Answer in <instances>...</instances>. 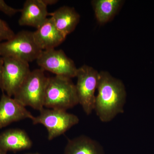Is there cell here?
Returning a JSON list of instances; mask_svg holds the SVG:
<instances>
[{
  "label": "cell",
  "mask_w": 154,
  "mask_h": 154,
  "mask_svg": "<svg viewBox=\"0 0 154 154\" xmlns=\"http://www.w3.org/2000/svg\"><path fill=\"white\" fill-rule=\"evenodd\" d=\"M42 1L47 6L55 5L58 2V0H42Z\"/></svg>",
  "instance_id": "cell-19"
},
{
  "label": "cell",
  "mask_w": 154,
  "mask_h": 154,
  "mask_svg": "<svg viewBox=\"0 0 154 154\" xmlns=\"http://www.w3.org/2000/svg\"><path fill=\"white\" fill-rule=\"evenodd\" d=\"M0 154H7V153L4 152L0 151Z\"/></svg>",
  "instance_id": "cell-20"
},
{
  "label": "cell",
  "mask_w": 154,
  "mask_h": 154,
  "mask_svg": "<svg viewBox=\"0 0 154 154\" xmlns=\"http://www.w3.org/2000/svg\"><path fill=\"white\" fill-rule=\"evenodd\" d=\"M58 30L65 36L72 33L79 22L80 16L74 8L64 6L49 14Z\"/></svg>",
  "instance_id": "cell-13"
},
{
  "label": "cell",
  "mask_w": 154,
  "mask_h": 154,
  "mask_svg": "<svg viewBox=\"0 0 154 154\" xmlns=\"http://www.w3.org/2000/svg\"><path fill=\"white\" fill-rule=\"evenodd\" d=\"M21 9H16L9 6L4 0H0V11L11 17L20 12Z\"/></svg>",
  "instance_id": "cell-17"
},
{
  "label": "cell",
  "mask_w": 154,
  "mask_h": 154,
  "mask_svg": "<svg viewBox=\"0 0 154 154\" xmlns=\"http://www.w3.org/2000/svg\"><path fill=\"white\" fill-rule=\"evenodd\" d=\"M20 13L19 25L31 26L36 29L44 23L49 15L47 6L42 0H27Z\"/></svg>",
  "instance_id": "cell-10"
},
{
  "label": "cell",
  "mask_w": 154,
  "mask_h": 154,
  "mask_svg": "<svg viewBox=\"0 0 154 154\" xmlns=\"http://www.w3.org/2000/svg\"><path fill=\"white\" fill-rule=\"evenodd\" d=\"M33 34L36 44L42 51L54 49L66 38L57 30L51 17L48 18L40 27L33 32Z\"/></svg>",
  "instance_id": "cell-11"
},
{
  "label": "cell",
  "mask_w": 154,
  "mask_h": 154,
  "mask_svg": "<svg viewBox=\"0 0 154 154\" xmlns=\"http://www.w3.org/2000/svg\"><path fill=\"white\" fill-rule=\"evenodd\" d=\"M64 154H105L99 143L85 135L69 140Z\"/></svg>",
  "instance_id": "cell-14"
},
{
  "label": "cell",
  "mask_w": 154,
  "mask_h": 154,
  "mask_svg": "<svg viewBox=\"0 0 154 154\" xmlns=\"http://www.w3.org/2000/svg\"><path fill=\"white\" fill-rule=\"evenodd\" d=\"M34 116L17 100L4 93L0 99V128L13 122Z\"/></svg>",
  "instance_id": "cell-9"
},
{
  "label": "cell",
  "mask_w": 154,
  "mask_h": 154,
  "mask_svg": "<svg viewBox=\"0 0 154 154\" xmlns=\"http://www.w3.org/2000/svg\"><path fill=\"white\" fill-rule=\"evenodd\" d=\"M40 114L32 120L33 124H42L48 131V139L52 140L63 134L79 122V119L75 114L67 113L66 110L44 108Z\"/></svg>",
  "instance_id": "cell-5"
},
{
  "label": "cell",
  "mask_w": 154,
  "mask_h": 154,
  "mask_svg": "<svg viewBox=\"0 0 154 154\" xmlns=\"http://www.w3.org/2000/svg\"><path fill=\"white\" fill-rule=\"evenodd\" d=\"M79 104L75 85L66 77H49L44 106L50 109L66 110Z\"/></svg>",
  "instance_id": "cell-2"
},
{
  "label": "cell",
  "mask_w": 154,
  "mask_h": 154,
  "mask_svg": "<svg viewBox=\"0 0 154 154\" xmlns=\"http://www.w3.org/2000/svg\"><path fill=\"white\" fill-rule=\"evenodd\" d=\"M39 154L38 153H33V154Z\"/></svg>",
  "instance_id": "cell-21"
},
{
  "label": "cell",
  "mask_w": 154,
  "mask_h": 154,
  "mask_svg": "<svg viewBox=\"0 0 154 154\" xmlns=\"http://www.w3.org/2000/svg\"><path fill=\"white\" fill-rule=\"evenodd\" d=\"M48 79L49 77L45 75L42 69L31 71L14 98L25 107L29 106L40 111L44 107L45 96Z\"/></svg>",
  "instance_id": "cell-3"
},
{
  "label": "cell",
  "mask_w": 154,
  "mask_h": 154,
  "mask_svg": "<svg viewBox=\"0 0 154 154\" xmlns=\"http://www.w3.org/2000/svg\"><path fill=\"white\" fill-rule=\"evenodd\" d=\"M75 85L79 103L84 112L90 115L94 110L99 72L92 67L84 65L78 68Z\"/></svg>",
  "instance_id": "cell-6"
},
{
  "label": "cell",
  "mask_w": 154,
  "mask_h": 154,
  "mask_svg": "<svg viewBox=\"0 0 154 154\" xmlns=\"http://www.w3.org/2000/svg\"><path fill=\"white\" fill-rule=\"evenodd\" d=\"M3 65L4 60L3 58L0 57V89H2V87Z\"/></svg>",
  "instance_id": "cell-18"
},
{
  "label": "cell",
  "mask_w": 154,
  "mask_h": 154,
  "mask_svg": "<svg viewBox=\"0 0 154 154\" xmlns=\"http://www.w3.org/2000/svg\"><path fill=\"white\" fill-rule=\"evenodd\" d=\"M14 31L6 22L0 19V42L8 41L15 36Z\"/></svg>",
  "instance_id": "cell-16"
},
{
  "label": "cell",
  "mask_w": 154,
  "mask_h": 154,
  "mask_svg": "<svg viewBox=\"0 0 154 154\" xmlns=\"http://www.w3.org/2000/svg\"><path fill=\"white\" fill-rule=\"evenodd\" d=\"M122 0H95L92 2L96 19L104 24L110 21L123 4Z\"/></svg>",
  "instance_id": "cell-15"
},
{
  "label": "cell",
  "mask_w": 154,
  "mask_h": 154,
  "mask_svg": "<svg viewBox=\"0 0 154 154\" xmlns=\"http://www.w3.org/2000/svg\"><path fill=\"white\" fill-rule=\"evenodd\" d=\"M2 90L9 96H14L31 72L29 63L13 57H3Z\"/></svg>",
  "instance_id": "cell-8"
},
{
  "label": "cell",
  "mask_w": 154,
  "mask_h": 154,
  "mask_svg": "<svg viewBox=\"0 0 154 154\" xmlns=\"http://www.w3.org/2000/svg\"><path fill=\"white\" fill-rule=\"evenodd\" d=\"M42 51L34 40L33 32L27 30L20 31L11 39L0 43V57L28 63L36 60Z\"/></svg>",
  "instance_id": "cell-4"
},
{
  "label": "cell",
  "mask_w": 154,
  "mask_h": 154,
  "mask_svg": "<svg viewBox=\"0 0 154 154\" xmlns=\"http://www.w3.org/2000/svg\"><path fill=\"white\" fill-rule=\"evenodd\" d=\"M94 111L102 122H110L124 113L127 93L121 80L106 71L99 72Z\"/></svg>",
  "instance_id": "cell-1"
},
{
  "label": "cell",
  "mask_w": 154,
  "mask_h": 154,
  "mask_svg": "<svg viewBox=\"0 0 154 154\" xmlns=\"http://www.w3.org/2000/svg\"><path fill=\"white\" fill-rule=\"evenodd\" d=\"M36 60L43 70L55 75L71 79L76 76L78 68L75 63L62 50L54 48L42 51Z\"/></svg>",
  "instance_id": "cell-7"
},
{
  "label": "cell",
  "mask_w": 154,
  "mask_h": 154,
  "mask_svg": "<svg viewBox=\"0 0 154 154\" xmlns=\"http://www.w3.org/2000/svg\"><path fill=\"white\" fill-rule=\"evenodd\" d=\"M32 144L29 136L23 130H7L0 134V151L4 152L28 149Z\"/></svg>",
  "instance_id": "cell-12"
}]
</instances>
